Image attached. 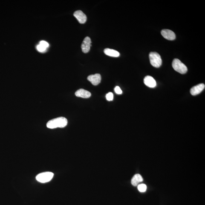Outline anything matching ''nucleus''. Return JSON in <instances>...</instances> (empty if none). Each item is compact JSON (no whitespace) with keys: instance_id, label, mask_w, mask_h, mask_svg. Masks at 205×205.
I'll use <instances>...</instances> for the list:
<instances>
[{"instance_id":"f3484780","label":"nucleus","mask_w":205,"mask_h":205,"mask_svg":"<svg viewBox=\"0 0 205 205\" xmlns=\"http://www.w3.org/2000/svg\"><path fill=\"white\" fill-rule=\"evenodd\" d=\"M106 98L107 100L108 101H112L113 99V94L112 93L109 92L106 95Z\"/></svg>"},{"instance_id":"f8f14e48","label":"nucleus","mask_w":205,"mask_h":205,"mask_svg":"<svg viewBox=\"0 0 205 205\" xmlns=\"http://www.w3.org/2000/svg\"><path fill=\"white\" fill-rule=\"evenodd\" d=\"M143 181L142 176L140 174H136L133 177L131 180V184L134 186H137L138 183Z\"/></svg>"},{"instance_id":"1a4fd4ad","label":"nucleus","mask_w":205,"mask_h":205,"mask_svg":"<svg viewBox=\"0 0 205 205\" xmlns=\"http://www.w3.org/2000/svg\"><path fill=\"white\" fill-rule=\"evenodd\" d=\"M87 79L93 85H97L100 83L102 78L100 74H96L89 75Z\"/></svg>"},{"instance_id":"dca6fc26","label":"nucleus","mask_w":205,"mask_h":205,"mask_svg":"<svg viewBox=\"0 0 205 205\" xmlns=\"http://www.w3.org/2000/svg\"><path fill=\"white\" fill-rule=\"evenodd\" d=\"M39 44H40V45L47 49L49 47V45L48 43L46 42L45 41L42 40L40 41V42L39 43Z\"/></svg>"},{"instance_id":"a211bd4d","label":"nucleus","mask_w":205,"mask_h":205,"mask_svg":"<svg viewBox=\"0 0 205 205\" xmlns=\"http://www.w3.org/2000/svg\"><path fill=\"white\" fill-rule=\"evenodd\" d=\"M114 91L116 94H122V91L121 89H120V87L119 86H116L114 89Z\"/></svg>"},{"instance_id":"f03ea898","label":"nucleus","mask_w":205,"mask_h":205,"mask_svg":"<svg viewBox=\"0 0 205 205\" xmlns=\"http://www.w3.org/2000/svg\"><path fill=\"white\" fill-rule=\"evenodd\" d=\"M172 67L175 71L180 74H184L187 72L188 69L186 66L181 61L177 59H175L173 61Z\"/></svg>"},{"instance_id":"9b49d317","label":"nucleus","mask_w":205,"mask_h":205,"mask_svg":"<svg viewBox=\"0 0 205 205\" xmlns=\"http://www.w3.org/2000/svg\"><path fill=\"white\" fill-rule=\"evenodd\" d=\"M76 97L88 99L91 97V92L86 90L82 89L78 90L75 93Z\"/></svg>"},{"instance_id":"423d86ee","label":"nucleus","mask_w":205,"mask_h":205,"mask_svg":"<svg viewBox=\"0 0 205 205\" xmlns=\"http://www.w3.org/2000/svg\"><path fill=\"white\" fill-rule=\"evenodd\" d=\"M161 33L165 39L169 40H173L175 39V33L172 30H163Z\"/></svg>"},{"instance_id":"ddd939ff","label":"nucleus","mask_w":205,"mask_h":205,"mask_svg":"<svg viewBox=\"0 0 205 205\" xmlns=\"http://www.w3.org/2000/svg\"><path fill=\"white\" fill-rule=\"evenodd\" d=\"M104 53L107 56L113 57H118L120 56V53L115 50L111 49L109 48H106L104 50Z\"/></svg>"},{"instance_id":"6e6552de","label":"nucleus","mask_w":205,"mask_h":205,"mask_svg":"<svg viewBox=\"0 0 205 205\" xmlns=\"http://www.w3.org/2000/svg\"><path fill=\"white\" fill-rule=\"evenodd\" d=\"M205 85L204 84H200L193 87L190 89V93L192 96L197 95L201 93L205 89Z\"/></svg>"},{"instance_id":"39448f33","label":"nucleus","mask_w":205,"mask_h":205,"mask_svg":"<svg viewBox=\"0 0 205 205\" xmlns=\"http://www.w3.org/2000/svg\"><path fill=\"white\" fill-rule=\"evenodd\" d=\"M91 41L90 37L87 36L84 39L82 45V49L84 53H87L90 51L91 46Z\"/></svg>"},{"instance_id":"0eeeda50","label":"nucleus","mask_w":205,"mask_h":205,"mask_svg":"<svg viewBox=\"0 0 205 205\" xmlns=\"http://www.w3.org/2000/svg\"><path fill=\"white\" fill-rule=\"evenodd\" d=\"M73 15L81 24L85 23L87 21L86 15L81 10H77L74 12Z\"/></svg>"},{"instance_id":"4468645a","label":"nucleus","mask_w":205,"mask_h":205,"mask_svg":"<svg viewBox=\"0 0 205 205\" xmlns=\"http://www.w3.org/2000/svg\"><path fill=\"white\" fill-rule=\"evenodd\" d=\"M147 186L144 184H141L138 185L137 186V189L138 190L141 192H146L147 189Z\"/></svg>"},{"instance_id":"20e7f679","label":"nucleus","mask_w":205,"mask_h":205,"mask_svg":"<svg viewBox=\"0 0 205 205\" xmlns=\"http://www.w3.org/2000/svg\"><path fill=\"white\" fill-rule=\"evenodd\" d=\"M53 172H46L41 173L36 176V180L40 182L45 183L51 181L54 176Z\"/></svg>"},{"instance_id":"9d476101","label":"nucleus","mask_w":205,"mask_h":205,"mask_svg":"<svg viewBox=\"0 0 205 205\" xmlns=\"http://www.w3.org/2000/svg\"><path fill=\"white\" fill-rule=\"evenodd\" d=\"M144 82L146 86L150 88H154L157 85L156 81L154 78L150 76H147L145 77Z\"/></svg>"},{"instance_id":"2eb2a0df","label":"nucleus","mask_w":205,"mask_h":205,"mask_svg":"<svg viewBox=\"0 0 205 205\" xmlns=\"http://www.w3.org/2000/svg\"><path fill=\"white\" fill-rule=\"evenodd\" d=\"M36 48L37 51L39 52H40V53H44L47 50V48H46L45 47L42 46V45L39 44L36 46Z\"/></svg>"},{"instance_id":"f257e3e1","label":"nucleus","mask_w":205,"mask_h":205,"mask_svg":"<svg viewBox=\"0 0 205 205\" xmlns=\"http://www.w3.org/2000/svg\"><path fill=\"white\" fill-rule=\"evenodd\" d=\"M68 123L67 119L64 117H59L52 119L47 124V127L50 129L57 128H64L67 126Z\"/></svg>"},{"instance_id":"7ed1b4c3","label":"nucleus","mask_w":205,"mask_h":205,"mask_svg":"<svg viewBox=\"0 0 205 205\" xmlns=\"http://www.w3.org/2000/svg\"><path fill=\"white\" fill-rule=\"evenodd\" d=\"M151 65L156 68H159L162 64V60L160 55L157 52H151L149 55Z\"/></svg>"}]
</instances>
